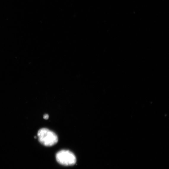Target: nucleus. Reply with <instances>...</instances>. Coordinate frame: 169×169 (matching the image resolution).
<instances>
[{
  "instance_id": "f03ea898",
  "label": "nucleus",
  "mask_w": 169,
  "mask_h": 169,
  "mask_svg": "<svg viewBox=\"0 0 169 169\" xmlns=\"http://www.w3.org/2000/svg\"><path fill=\"white\" fill-rule=\"evenodd\" d=\"M56 160L60 164L65 166L74 165L76 162V158L71 151L63 150L59 151L56 155Z\"/></svg>"
},
{
  "instance_id": "7ed1b4c3",
  "label": "nucleus",
  "mask_w": 169,
  "mask_h": 169,
  "mask_svg": "<svg viewBox=\"0 0 169 169\" xmlns=\"http://www.w3.org/2000/svg\"><path fill=\"white\" fill-rule=\"evenodd\" d=\"M49 116L48 114H45L44 115L43 118L44 119L47 120L48 119Z\"/></svg>"
},
{
  "instance_id": "f257e3e1",
  "label": "nucleus",
  "mask_w": 169,
  "mask_h": 169,
  "mask_svg": "<svg viewBox=\"0 0 169 169\" xmlns=\"http://www.w3.org/2000/svg\"><path fill=\"white\" fill-rule=\"evenodd\" d=\"M37 135L39 142L44 146H52L55 144L58 141L57 135L47 128H43L39 129Z\"/></svg>"
}]
</instances>
